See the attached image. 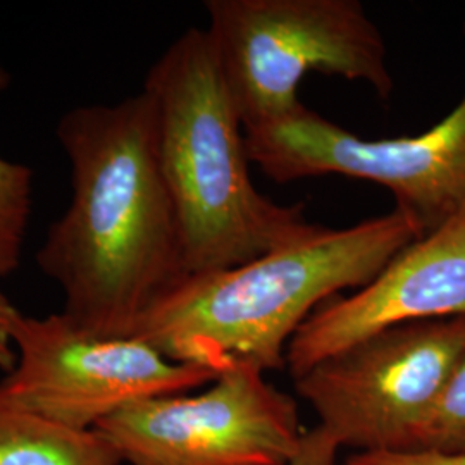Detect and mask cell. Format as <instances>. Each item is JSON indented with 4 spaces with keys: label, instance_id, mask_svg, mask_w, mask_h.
Here are the masks:
<instances>
[{
    "label": "cell",
    "instance_id": "6da1fadb",
    "mask_svg": "<svg viewBox=\"0 0 465 465\" xmlns=\"http://www.w3.org/2000/svg\"><path fill=\"white\" fill-rule=\"evenodd\" d=\"M73 199L50 226L36 264L64 295L61 311L100 338H130L188 271L155 150L145 92L71 109L57 124Z\"/></svg>",
    "mask_w": 465,
    "mask_h": 465
},
{
    "label": "cell",
    "instance_id": "7a4b0ae2",
    "mask_svg": "<svg viewBox=\"0 0 465 465\" xmlns=\"http://www.w3.org/2000/svg\"><path fill=\"white\" fill-rule=\"evenodd\" d=\"M395 207L350 228L314 232L240 266L190 274L145 312L132 332L178 364L216 371L286 367V349L317 307L362 288L405 247L424 238Z\"/></svg>",
    "mask_w": 465,
    "mask_h": 465
},
{
    "label": "cell",
    "instance_id": "3957f363",
    "mask_svg": "<svg viewBox=\"0 0 465 465\" xmlns=\"http://www.w3.org/2000/svg\"><path fill=\"white\" fill-rule=\"evenodd\" d=\"M143 92L188 274L245 264L316 230L302 203L282 205L252 182L245 126L205 30L180 35L150 67Z\"/></svg>",
    "mask_w": 465,
    "mask_h": 465
},
{
    "label": "cell",
    "instance_id": "277c9868",
    "mask_svg": "<svg viewBox=\"0 0 465 465\" xmlns=\"http://www.w3.org/2000/svg\"><path fill=\"white\" fill-rule=\"evenodd\" d=\"M205 34L245 130L299 107L311 71L393 94L388 49L359 0H209Z\"/></svg>",
    "mask_w": 465,
    "mask_h": 465
},
{
    "label": "cell",
    "instance_id": "5b68a950",
    "mask_svg": "<svg viewBox=\"0 0 465 465\" xmlns=\"http://www.w3.org/2000/svg\"><path fill=\"white\" fill-rule=\"evenodd\" d=\"M465 353V317L400 324L295 380L324 431L351 453L409 451Z\"/></svg>",
    "mask_w": 465,
    "mask_h": 465
},
{
    "label": "cell",
    "instance_id": "8992f818",
    "mask_svg": "<svg viewBox=\"0 0 465 465\" xmlns=\"http://www.w3.org/2000/svg\"><path fill=\"white\" fill-rule=\"evenodd\" d=\"M245 136L250 163L276 183L341 174L381 184L424 234L465 214V94L449 116L416 136L366 140L303 104Z\"/></svg>",
    "mask_w": 465,
    "mask_h": 465
},
{
    "label": "cell",
    "instance_id": "52a82bcc",
    "mask_svg": "<svg viewBox=\"0 0 465 465\" xmlns=\"http://www.w3.org/2000/svg\"><path fill=\"white\" fill-rule=\"evenodd\" d=\"M16 366L0 381V405L74 430H95L142 400L190 393L216 371L178 364L136 338H100L67 317L19 314Z\"/></svg>",
    "mask_w": 465,
    "mask_h": 465
},
{
    "label": "cell",
    "instance_id": "ba28073f",
    "mask_svg": "<svg viewBox=\"0 0 465 465\" xmlns=\"http://www.w3.org/2000/svg\"><path fill=\"white\" fill-rule=\"evenodd\" d=\"M95 430L128 465H288L305 432L297 401L243 362L203 393L136 401Z\"/></svg>",
    "mask_w": 465,
    "mask_h": 465
},
{
    "label": "cell",
    "instance_id": "9c48e42d",
    "mask_svg": "<svg viewBox=\"0 0 465 465\" xmlns=\"http://www.w3.org/2000/svg\"><path fill=\"white\" fill-rule=\"evenodd\" d=\"M465 317V214L399 252L349 297L322 302L290 340L293 381L374 332L419 321Z\"/></svg>",
    "mask_w": 465,
    "mask_h": 465
},
{
    "label": "cell",
    "instance_id": "30bf717a",
    "mask_svg": "<svg viewBox=\"0 0 465 465\" xmlns=\"http://www.w3.org/2000/svg\"><path fill=\"white\" fill-rule=\"evenodd\" d=\"M97 430H74L0 405V465H121Z\"/></svg>",
    "mask_w": 465,
    "mask_h": 465
},
{
    "label": "cell",
    "instance_id": "8fae6325",
    "mask_svg": "<svg viewBox=\"0 0 465 465\" xmlns=\"http://www.w3.org/2000/svg\"><path fill=\"white\" fill-rule=\"evenodd\" d=\"M11 76L0 64V94ZM34 171L0 155V278L15 272L23 253V243L32 214Z\"/></svg>",
    "mask_w": 465,
    "mask_h": 465
},
{
    "label": "cell",
    "instance_id": "7c38bea8",
    "mask_svg": "<svg viewBox=\"0 0 465 465\" xmlns=\"http://www.w3.org/2000/svg\"><path fill=\"white\" fill-rule=\"evenodd\" d=\"M409 451L465 455V353L419 426Z\"/></svg>",
    "mask_w": 465,
    "mask_h": 465
},
{
    "label": "cell",
    "instance_id": "4fadbf2b",
    "mask_svg": "<svg viewBox=\"0 0 465 465\" xmlns=\"http://www.w3.org/2000/svg\"><path fill=\"white\" fill-rule=\"evenodd\" d=\"M341 465H465V455H445L434 451L350 453Z\"/></svg>",
    "mask_w": 465,
    "mask_h": 465
},
{
    "label": "cell",
    "instance_id": "5bb4252c",
    "mask_svg": "<svg viewBox=\"0 0 465 465\" xmlns=\"http://www.w3.org/2000/svg\"><path fill=\"white\" fill-rule=\"evenodd\" d=\"M340 445L321 426L303 432L297 455L288 465H341Z\"/></svg>",
    "mask_w": 465,
    "mask_h": 465
},
{
    "label": "cell",
    "instance_id": "9a60e30c",
    "mask_svg": "<svg viewBox=\"0 0 465 465\" xmlns=\"http://www.w3.org/2000/svg\"><path fill=\"white\" fill-rule=\"evenodd\" d=\"M19 311L15 303L0 292V371L5 374L16 366L17 353L13 340V328L16 324Z\"/></svg>",
    "mask_w": 465,
    "mask_h": 465
}]
</instances>
